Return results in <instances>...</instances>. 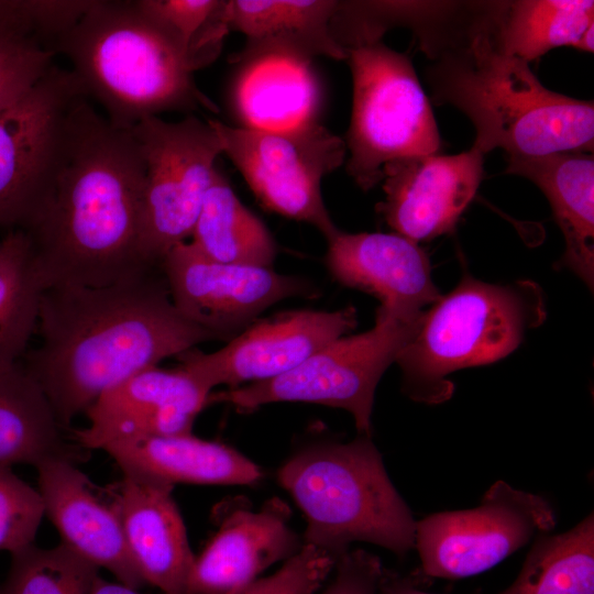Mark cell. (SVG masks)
<instances>
[{
    "label": "cell",
    "mask_w": 594,
    "mask_h": 594,
    "mask_svg": "<svg viewBox=\"0 0 594 594\" xmlns=\"http://www.w3.org/2000/svg\"><path fill=\"white\" fill-rule=\"evenodd\" d=\"M129 130L145 164L141 252L157 267L191 237L221 143L209 122L194 114L176 122L150 117Z\"/></svg>",
    "instance_id": "cell-10"
},
{
    "label": "cell",
    "mask_w": 594,
    "mask_h": 594,
    "mask_svg": "<svg viewBox=\"0 0 594 594\" xmlns=\"http://www.w3.org/2000/svg\"><path fill=\"white\" fill-rule=\"evenodd\" d=\"M0 244H1V240H0Z\"/></svg>",
    "instance_id": "cell-39"
},
{
    "label": "cell",
    "mask_w": 594,
    "mask_h": 594,
    "mask_svg": "<svg viewBox=\"0 0 594 594\" xmlns=\"http://www.w3.org/2000/svg\"><path fill=\"white\" fill-rule=\"evenodd\" d=\"M144 182L131 131L80 99L45 193L21 229L46 288L101 287L152 268L141 252Z\"/></svg>",
    "instance_id": "cell-1"
},
{
    "label": "cell",
    "mask_w": 594,
    "mask_h": 594,
    "mask_svg": "<svg viewBox=\"0 0 594 594\" xmlns=\"http://www.w3.org/2000/svg\"><path fill=\"white\" fill-rule=\"evenodd\" d=\"M85 97L72 70L53 65L23 98L0 111V227L24 229L32 218L52 177L69 113Z\"/></svg>",
    "instance_id": "cell-12"
},
{
    "label": "cell",
    "mask_w": 594,
    "mask_h": 594,
    "mask_svg": "<svg viewBox=\"0 0 594 594\" xmlns=\"http://www.w3.org/2000/svg\"><path fill=\"white\" fill-rule=\"evenodd\" d=\"M45 289L26 233L9 230L0 244V370L20 363L29 350Z\"/></svg>",
    "instance_id": "cell-28"
},
{
    "label": "cell",
    "mask_w": 594,
    "mask_h": 594,
    "mask_svg": "<svg viewBox=\"0 0 594 594\" xmlns=\"http://www.w3.org/2000/svg\"><path fill=\"white\" fill-rule=\"evenodd\" d=\"M212 392L182 366H153L102 394L87 410L86 427L74 430L80 448L101 449L129 436L190 433Z\"/></svg>",
    "instance_id": "cell-16"
},
{
    "label": "cell",
    "mask_w": 594,
    "mask_h": 594,
    "mask_svg": "<svg viewBox=\"0 0 594 594\" xmlns=\"http://www.w3.org/2000/svg\"><path fill=\"white\" fill-rule=\"evenodd\" d=\"M420 316L403 317L378 307L370 330L332 341L280 376L211 393L209 403H227L242 413L282 402L342 408L353 416L359 435L371 437L377 384L415 332Z\"/></svg>",
    "instance_id": "cell-8"
},
{
    "label": "cell",
    "mask_w": 594,
    "mask_h": 594,
    "mask_svg": "<svg viewBox=\"0 0 594 594\" xmlns=\"http://www.w3.org/2000/svg\"><path fill=\"white\" fill-rule=\"evenodd\" d=\"M345 52L353 80L346 172L366 191L382 182L386 164L437 154L441 140L429 99L406 55L381 41Z\"/></svg>",
    "instance_id": "cell-7"
},
{
    "label": "cell",
    "mask_w": 594,
    "mask_h": 594,
    "mask_svg": "<svg viewBox=\"0 0 594 594\" xmlns=\"http://www.w3.org/2000/svg\"><path fill=\"white\" fill-rule=\"evenodd\" d=\"M383 570L375 554L363 549L348 550L337 560L332 579L320 594H376Z\"/></svg>",
    "instance_id": "cell-35"
},
{
    "label": "cell",
    "mask_w": 594,
    "mask_h": 594,
    "mask_svg": "<svg viewBox=\"0 0 594 594\" xmlns=\"http://www.w3.org/2000/svg\"><path fill=\"white\" fill-rule=\"evenodd\" d=\"M326 265L341 285L375 296L380 308L415 318L441 294L431 277L427 254L397 233H346L327 239Z\"/></svg>",
    "instance_id": "cell-19"
},
{
    "label": "cell",
    "mask_w": 594,
    "mask_h": 594,
    "mask_svg": "<svg viewBox=\"0 0 594 594\" xmlns=\"http://www.w3.org/2000/svg\"><path fill=\"white\" fill-rule=\"evenodd\" d=\"M334 0H231L227 1L230 31L245 35L240 55L283 53L311 61L326 56L346 59L334 41L331 19Z\"/></svg>",
    "instance_id": "cell-24"
},
{
    "label": "cell",
    "mask_w": 594,
    "mask_h": 594,
    "mask_svg": "<svg viewBox=\"0 0 594 594\" xmlns=\"http://www.w3.org/2000/svg\"><path fill=\"white\" fill-rule=\"evenodd\" d=\"M556 525L546 498L497 481L479 506L416 521L415 548L426 575L463 579L492 569Z\"/></svg>",
    "instance_id": "cell-11"
},
{
    "label": "cell",
    "mask_w": 594,
    "mask_h": 594,
    "mask_svg": "<svg viewBox=\"0 0 594 594\" xmlns=\"http://www.w3.org/2000/svg\"><path fill=\"white\" fill-rule=\"evenodd\" d=\"M45 516L37 488L10 466H0V551L16 553L34 544Z\"/></svg>",
    "instance_id": "cell-33"
},
{
    "label": "cell",
    "mask_w": 594,
    "mask_h": 594,
    "mask_svg": "<svg viewBox=\"0 0 594 594\" xmlns=\"http://www.w3.org/2000/svg\"><path fill=\"white\" fill-rule=\"evenodd\" d=\"M483 158L472 146L457 155L428 154L386 164L378 212L394 233L416 243L451 233L477 191Z\"/></svg>",
    "instance_id": "cell-15"
},
{
    "label": "cell",
    "mask_w": 594,
    "mask_h": 594,
    "mask_svg": "<svg viewBox=\"0 0 594 594\" xmlns=\"http://www.w3.org/2000/svg\"><path fill=\"white\" fill-rule=\"evenodd\" d=\"M55 55L34 36L23 0H0V111L38 82Z\"/></svg>",
    "instance_id": "cell-30"
},
{
    "label": "cell",
    "mask_w": 594,
    "mask_h": 594,
    "mask_svg": "<svg viewBox=\"0 0 594 594\" xmlns=\"http://www.w3.org/2000/svg\"><path fill=\"white\" fill-rule=\"evenodd\" d=\"M492 15V35L505 54L525 62L558 46L576 47L593 24V1L520 0Z\"/></svg>",
    "instance_id": "cell-27"
},
{
    "label": "cell",
    "mask_w": 594,
    "mask_h": 594,
    "mask_svg": "<svg viewBox=\"0 0 594 594\" xmlns=\"http://www.w3.org/2000/svg\"><path fill=\"white\" fill-rule=\"evenodd\" d=\"M501 594H594V516L539 535L513 584Z\"/></svg>",
    "instance_id": "cell-29"
},
{
    "label": "cell",
    "mask_w": 594,
    "mask_h": 594,
    "mask_svg": "<svg viewBox=\"0 0 594 594\" xmlns=\"http://www.w3.org/2000/svg\"><path fill=\"white\" fill-rule=\"evenodd\" d=\"M98 571L63 543L48 549L32 544L11 554L0 594H89Z\"/></svg>",
    "instance_id": "cell-31"
},
{
    "label": "cell",
    "mask_w": 594,
    "mask_h": 594,
    "mask_svg": "<svg viewBox=\"0 0 594 594\" xmlns=\"http://www.w3.org/2000/svg\"><path fill=\"white\" fill-rule=\"evenodd\" d=\"M257 200L283 217L311 224L326 239L338 228L321 183L345 160V141L316 121L279 130L233 128L207 119Z\"/></svg>",
    "instance_id": "cell-9"
},
{
    "label": "cell",
    "mask_w": 594,
    "mask_h": 594,
    "mask_svg": "<svg viewBox=\"0 0 594 594\" xmlns=\"http://www.w3.org/2000/svg\"><path fill=\"white\" fill-rule=\"evenodd\" d=\"M594 35V23L591 24L585 32L583 33L580 42L576 45V48L585 52H593V37Z\"/></svg>",
    "instance_id": "cell-38"
},
{
    "label": "cell",
    "mask_w": 594,
    "mask_h": 594,
    "mask_svg": "<svg viewBox=\"0 0 594 594\" xmlns=\"http://www.w3.org/2000/svg\"><path fill=\"white\" fill-rule=\"evenodd\" d=\"M136 3L169 34L195 69L217 57L230 31L227 1L139 0Z\"/></svg>",
    "instance_id": "cell-32"
},
{
    "label": "cell",
    "mask_w": 594,
    "mask_h": 594,
    "mask_svg": "<svg viewBox=\"0 0 594 594\" xmlns=\"http://www.w3.org/2000/svg\"><path fill=\"white\" fill-rule=\"evenodd\" d=\"M89 594H140L138 590L120 582H109L100 575L95 581Z\"/></svg>",
    "instance_id": "cell-37"
},
{
    "label": "cell",
    "mask_w": 594,
    "mask_h": 594,
    "mask_svg": "<svg viewBox=\"0 0 594 594\" xmlns=\"http://www.w3.org/2000/svg\"><path fill=\"white\" fill-rule=\"evenodd\" d=\"M35 333L21 363L65 430L133 374L218 340L178 311L160 266L101 287L46 288Z\"/></svg>",
    "instance_id": "cell-2"
},
{
    "label": "cell",
    "mask_w": 594,
    "mask_h": 594,
    "mask_svg": "<svg viewBox=\"0 0 594 594\" xmlns=\"http://www.w3.org/2000/svg\"><path fill=\"white\" fill-rule=\"evenodd\" d=\"M277 479L305 516V544L337 559L356 541L397 556L415 548L416 520L371 437L307 444L283 463Z\"/></svg>",
    "instance_id": "cell-5"
},
{
    "label": "cell",
    "mask_w": 594,
    "mask_h": 594,
    "mask_svg": "<svg viewBox=\"0 0 594 594\" xmlns=\"http://www.w3.org/2000/svg\"><path fill=\"white\" fill-rule=\"evenodd\" d=\"M290 515L279 498L260 508L238 499L226 504L217 531L195 557L187 594H227L295 556L302 544L289 525Z\"/></svg>",
    "instance_id": "cell-17"
},
{
    "label": "cell",
    "mask_w": 594,
    "mask_h": 594,
    "mask_svg": "<svg viewBox=\"0 0 594 594\" xmlns=\"http://www.w3.org/2000/svg\"><path fill=\"white\" fill-rule=\"evenodd\" d=\"M358 326L355 308L294 309L258 318L210 353L198 348L177 355L178 365L211 392L280 376Z\"/></svg>",
    "instance_id": "cell-14"
},
{
    "label": "cell",
    "mask_w": 594,
    "mask_h": 594,
    "mask_svg": "<svg viewBox=\"0 0 594 594\" xmlns=\"http://www.w3.org/2000/svg\"><path fill=\"white\" fill-rule=\"evenodd\" d=\"M337 560L315 546L302 543L276 572L227 594H316L332 573Z\"/></svg>",
    "instance_id": "cell-34"
},
{
    "label": "cell",
    "mask_w": 594,
    "mask_h": 594,
    "mask_svg": "<svg viewBox=\"0 0 594 594\" xmlns=\"http://www.w3.org/2000/svg\"><path fill=\"white\" fill-rule=\"evenodd\" d=\"M174 487L123 475L111 493L124 539L145 584L187 594L195 562Z\"/></svg>",
    "instance_id": "cell-20"
},
{
    "label": "cell",
    "mask_w": 594,
    "mask_h": 594,
    "mask_svg": "<svg viewBox=\"0 0 594 594\" xmlns=\"http://www.w3.org/2000/svg\"><path fill=\"white\" fill-rule=\"evenodd\" d=\"M54 52L119 129L169 111L219 112L197 87L187 55L136 1L92 0Z\"/></svg>",
    "instance_id": "cell-4"
},
{
    "label": "cell",
    "mask_w": 594,
    "mask_h": 594,
    "mask_svg": "<svg viewBox=\"0 0 594 594\" xmlns=\"http://www.w3.org/2000/svg\"><path fill=\"white\" fill-rule=\"evenodd\" d=\"M45 516L62 542L88 563L111 572L118 582L139 590L145 583L130 556L118 512L68 458L35 466Z\"/></svg>",
    "instance_id": "cell-18"
},
{
    "label": "cell",
    "mask_w": 594,
    "mask_h": 594,
    "mask_svg": "<svg viewBox=\"0 0 594 594\" xmlns=\"http://www.w3.org/2000/svg\"><path fill=\"white\" fill-rule=\"evenodd\" d=\"M376 594H432L417 587L411 578L400 576L392 571L383 570Z\"/></svg>",
    "instance_id": "cell-36"
},
{
    "label": "cell",
    "mask_w": 594,
    "mask_h": 594,
    "mask_svg": "<svg viewBox=\"0 0 594 594\" xmlns=\"http://www.w3.org/2000/svg\"><path fill=\"white\" fill-rule=\"evenodd\" d=\"M41 387L20 362L0 370V466L30 464L52 458L75 460L76 449Z\"/></svg>",
    "instance_id": "cell-25"
},
{
    "label": "cell",
    "mask_w": 594,
    "mask_h": 594,
    "mask_svg": "<svg viewBox=\"0 0 594 594\" xmlns=\"http://www.w3.org/2000/svg\"><path fill=\"white\" fill-rule=\"evenodd\" d=\"M160 267L178 311L218 340H231L278 301L315 295L304 278L271 267L215 262L190 242L172 249Z\"/></svg>",
    "instance_id": "cell-13"
},
{
    "label": "cell",
    "mask_w": 594,
    "mask_h": 594,
    "mask_svg": "<svg viewBox=\"0 0 594 594\" xmlns=\"http://www.w3.org/2000/svg\"><path fill=\"white\" fill-rule=\"evenodd\" d=\"M123 475L174 487L175 484L251 485L263 471L238 450L190 433L129 436L107 442Z\"/></svg>",
    "instance_id": "cell-21"
},
{
    "label": "cell",
    "mask_w": 594,
    "mask_h": 594,
    "mask_svg": "<svg viewBox=\"0 0 594 594\" xmlns=\"http://www.w3.org/2000/svg\"><path fill=\"white\" fill-rule=\"evenodd\" d=\"M546 317L544 294L536 282L498 285L465 275L422 311L399 353L404 394L428 405L448 400L454 388L448 375L507 356Z\"/></svg>",
    "instance_id": "cell-6"
},
{
    "label": "cell",
    "mask_w": 594,
    "mask_h": 594,
    "mask_svg": "<svg viewBox=\"0 0 594 594\" xmlns=\"http://www.w3.org/2000/svg\"><path fill=\"white\" fill-rule=\"evenodd\" d=\"M491 23L473 24L465 41L441 51L429 66L435 102L470 119L473 146L484 155L495 148L520 156L592 153L593 102L546 88L527 62L496 46Z\"/></svg>",
    "instance_id": "cell-3"
},
{
    "label": "cell",
    "mask_w": 594,
    "mask_h": 594,
    "mask_svg": "<svg viewBox=\"0 0 594 594\" xmlns=\"http://www.w3.org/2000/svg\"><path fill=\"white\" fill-rule=\"evenodd\" d=\"M190 239L202 256L215 262L272 268L276 256L265 224L243 206L217 168Z\"/></svg>",
    "instance_id": "cell-26"
},
{
    "label": "cell",
    "mask_w": 594,
    "mask_h": 594,
    "mask_svg": "<svg viewBox=\"0 0 594 594\" xmlns=\"http://www.w3.org/2000/svg\"><path fill=\"white\" fill-rule=\"evenodd\" d=\"M237 113L245 128L279 130L315 121L321 91L311 61L283 53L239 55Z\"/></svg>",
    "instance_id": "cell-23"
},
{
    "label": "cell",
    "mask_w": 594,
    "mask_h": 594,
    "mask_svg": "<svg viewBox=\"0 0 594 594\" xmlns=\"http://www.w3.org/2000/svg\"><path fill=\"white\" fill-rule=\"evenodd\" d=\"M509 174L536 184L547 197L564 238L557 266L594 286V158L582 152L507 155Z\"/></svg>",
    "instance_id": "cell-22"
}]
</instances>
